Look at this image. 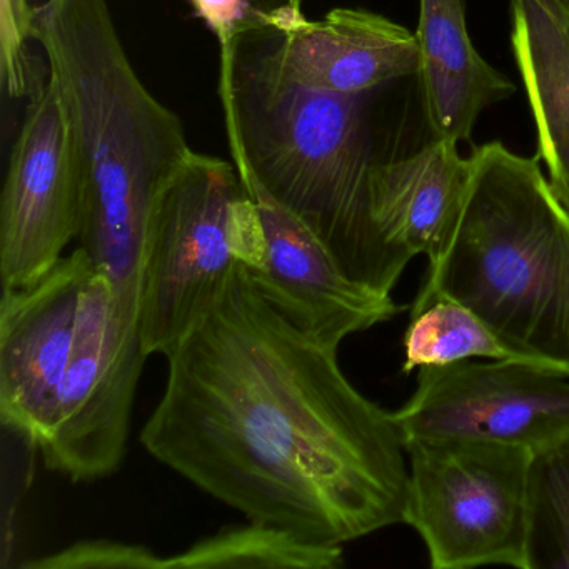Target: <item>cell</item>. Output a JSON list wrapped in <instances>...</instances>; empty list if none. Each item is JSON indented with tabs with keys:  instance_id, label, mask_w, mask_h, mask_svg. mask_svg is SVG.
Returning a JSON list of instances; mask_svg holds the SVG:
<instances>
[{
	"instance_id": "cell-14",
	"label": "cell",
	"mask_w": 569,
	"mask_h": 569,
	"mask_svg": "<svg viewBox=\"0 0 569 569\" xmlns=\"http://www.w3.org/2000/svg\"><path fill=\"white\" fill-rule=\"evenodd\" d=\"M419 88L435 138L471 139L485 109L511 98L515 84L472 44L462 0H419Z\"/></svg>"
},
{
	"instance_id": "cell-1",
	"label": "cell",
	"mask_w": 569,
	"mask_h": 569,
	"mask_svg": "<svg viewBox=\"0 0 569 569\" xmlns=\"http://www.w3.org/2000/svg\"><path fill=\"white\" fill-rule=\"evenodd\" d=\"M146 451L248 521L342 546L402 522L409 462L395 412L346 378L244 264L166 356Z\"/></svg>"
},
{
	"instance_id": "cell-10",
	"label": "cell",
	"mask_w": 569,
	"mask_h": 569,
	"mask_svg": "<svg viewBox=\"0 0 569 569\" xmlns=\"http://www.w3.org/2000/svg\"><path fill=\"white\" fill-rule=\"evenodd\" d=\"M82 248L28 288L0 299V421L39 449L58 412L82 299L94 274Z\"/></svg>"
},
{
	"instance_id": "cell-7",
	"label": "cell",
	"mask_w": 569,
	"mask_h": 569,
	"mask_svg": "<svg viewBox=\"0 0 569 569\" xmlns=\"http://www.w3.org/2000/svg\"><path fill=\"white\" fill-rule=\"evenodd\" d=\"M146 359L141 331L121 318L111 282L94 271L82 299L58 412L38 449L49 471L72 482H91L121 468Z\"/></svg>"
},
{
	"instance_id": "cell-16",
	"label": "cell",
	"mask_w": 569,
	"mask_h": 569,
	"mask_svg": "<svg viewBox=\"0 0 569 569\" xmlns=\"http://www.w3.org/2000/svg\"><path fill=\"white\" fill-rule=\"evenodd\" d=\"M342 555V546L312 545L274 526L248 521L226 526L178 555L162 556V569H338L345 565Z\"/></svg>"
},
{
	"instance_id": "cell-11",
	"label": "cell",
	"mask_w": 569,
	"mask_h": 569,
	"mask_svg": "<svg viewBox=\"0 0 569 569\" xmlns=\"http://www.w3.org/2000/svg\"><path fill=\"white\" fill-rule=\"evenodd\" d=\"M261 218L264 254L249 269L256 288L292 326L319 345L339 349L405 311L388 292L349 278L325 242L279 204L252 176L239 172Z\"/></svg>"
},
{
	"instance_id": "cell-20",
	"label": "cell",
	"mask_w": 569,
	"mask_h": 569,
	"mask_svg": "<svg viewBox=\"0 0 569 569\" xmlns=\"http://www.w3.org/2000/svg\"><path fill=\"white\" fill-rule=\"evenodd\" d=\"M34 8L29 0H0V82L9 98L31 91L28 41L32 39Z\"/></svg>"
},
{
	"instance_id": "cell-2",
	"label": "cell",
	"mask_w": 569,
	"mask_h": 569,
	"mask_svg": "<svg viewBox=\"0 0 569 569\" xmlns=\"http://www.w3.org/2000/svg\"><path fill=\"white\" fill-rule=\"evenodd\" d=\"M32 39L71 129L81 178L79 248L139 326L142 256L152 211L192 156L184 124L139 78L109 0H46Z\"/></svg>"
},
{
	"instance_id": "cell-12",
	"label": "cell",
	"mask_w": 569,
	"mask_h": 569,
	"mask_svg": "<svg viewBox=\"0 0 569 569\" xmlns=\"http://www.w3.org/2000/svg\"><path fill=\"white\" fill-rule=\"evenodd\" d=\"M279 71L309 91L362 96L418 74L416 36L366 9L338 8L291 31H264Z\"/></svg>"
},
{
	"instance_id": "cell-19",
	"label": "cell",
	"mask_w": 569,
	"mask_h": 569,
	"mask_svg": "<svg viewBox=\"0 0 569 569\" xmlns=\"http://www.w3.org/2000/svg\"><path fill=\"white\" fill-rule=\"evenodd\" d=\"M24 566L34 569H162V556L148 546L94 539L76 542Z\"/></svg>"
},
{
	"instance_id": "cell-23",
	"label": "cell",
	"mask_w": 569,
	"mask_h": 569,
	"mask_svg": "<svg viewBox=\"0 0 569 569\" xmlns=\"http://www.w3.org/2000/svg\"><path fill=\"white\" fill-rule=\"evenodd\" d=\"M548 2H551L555 8H558L559 11L569 16V0H548Z\"/></svg>"
},
{
	"instance_id": "cell-3",
	"label": "cell",
	"mask_w": 569,
	"mask_h": 569,
	"mask_svg": "<svg viewBox=\"0 0 569 569\" xmlns=\"http://www.w3.org/2000/svg\"><path fill=\"white\" fill-rule=\"evenodd\" d=\"M264 31L219 44L236 168L302 219L349 278L391 295L411 259L386 244L369 214L376 161L368 94H328L289 81L269 54Z\"/></svg>"
},
{
	"instance_id": "cell-4",
	"label": "cell",
	"mask_w": 569,
	"mask_h": 569,
	"mask_svg": "<svg viewBox=\"0 0 569 569\" xmlns=\"http://www.w3.org/2000/svg\"><path fill=\"white\" fill-rule=\"evenodd\" d=\"M458 221L411 312L439 298L476 312L526 365L569 378V211L538 159L501 142L471 152Z\"/></svg>"
},
{
	"instance_id": "cell-15",
	"label": "cell",
	"mask_w": 569,
	"mask_h": 569,
	"mask_svg": "<svg viewBox=\"0 0 569 569\" xmlns=\"http://www.w3.org/2000/svg\"><path fill=\"white\" fill-rule=\"evenodd\" d=\"M511 48L535 119L538 152L569 211V16L548 0H511Z\"/></svg>"
},
{
	"instance_id": "cell-21",
	"label": "cell",
	"mask_w": 569,
	"mask_h": 569,
	"mask_svg": "<svg viewBox=\"0 0 569 569\" xmlns=\"http://www.w3.org/2000/svg\"><path fill=\"white\" fill-rule=\"evenodd\" d=\"M191 4L199 18L214 32L219 44L266 29L248 0H191Z\"/></svg>"
},
{
	"instance_id": "cell-17",
	"label": "cell",
	"mask_w": 569,
	"mask_h": 569,
	"mask_svg": "<svg viewBox=\"0 0 569 569\" xmlns=\"http://www.w3.org/2000/svg\"><path fill=\"white\" fill-rule=\"evenodd\" d=\"M475 358L519 361L472 309L455 299H435L411 312L405 336V375Z\"/></svg>"
},
{
	"instance_id": "cell-6",
	"label": "cell",
	"mask_w": 569,
	"mask_h": 569,
	"mask_svg": "<svg viewBox=\"0 0 569 569\" xmlns=\"http://www.w3.org/2000/svg\"><path fill=\"white\" fill-rule=\"evenodd\" d=\"M405 518L435 569H528L532 449L478 439H408Z\"/></svg>"
},
{
	"instance_id": "cell-13",
	"label": "cell",
	"mask_w": 569,
	"mask_h": 569,
	"mask_svg": "<svg viewBox=\"0 0 569 569\" xmlns=\"http://www.w3.org/2000/svg\"><path fill=\"white\" fill-rule=\"evenodd\" d=\"M458 146L435 138L411 156L372 164V224L406 258H436L458 221L472 169L471 158H462Z\"/></svg>"
},
{
	"instance_id": "cell-9",
	"label": "cell",
	"mask_w": 569,
	"mask_h": 569,
	"mask_svg": "<svg viewBox=\"0 0 569 569\" xmlns=\"http://www.w3.org/2000/svg\"><path fill=\"white\" fill-rule=\"evenodd\" d=\"M31 94L0 202L2 289L34 284L81 231V178L58 89L48 76Z\"/></svg>"
},
{
	"instance_id": "cell-22",
	"label": "cell",
	"mask_w": 569,
	"mask_h": 569,
	"mask_svg": "<svg viewBox=\"0 0 569 569\" xmlns=\"http://www.w3.org/2000/svg\"><path fill=\"white\" fill-rule=\"evenodd\" d=\"M252 11L259 16L268 31H291L306 21L302 2L305 0H248Z\"/></svg>"
},
{
	"instance_id": "cell-18",
	"label": "cell",
	"mask_w": 569,
	"mask_h": 569,
	"mask_svg": "<svg viewBox=\"0 0 569 569\" xmlns=\"http://www.w3.org/2000/svg\"><path fill=\"white\" fill-rule=\"evenodd\" d=\"M528 569H569V432L532 451Z\"/></svg>"
},
{
	"instance_id": "cell-8",
	"label": "cell",
	"mask_w": 569,
	"mask_h": 569,
	"mask_svg": "<svg viewBox=\"0 0 569 569\" xmlns=\"http://www.w3.org/2000/svg\"><path fill=\"white\" fill-rule=\"evenodd\" d=\"M408 439H478L536 449L569 432V378L519 361L421 368L395 412Z\"/></svg>"
},
{
	"instance_id": "cell-5",
	"label": "cell",
	"mask_w": 569,
	"mask_h": 569,
	"mask_svg": "<svg viewBox=\"0 0 569 569\" xmlns=\"http://www.w3.org/2000/svg\"><path fill=\"white\" fill-rule=\"evenodd\" d=\"M264 234L234 162L192 152L152 211L142 256L146 356H168L212 308L238 264L256 269Z\"/></svg>"
}]
</instances>
